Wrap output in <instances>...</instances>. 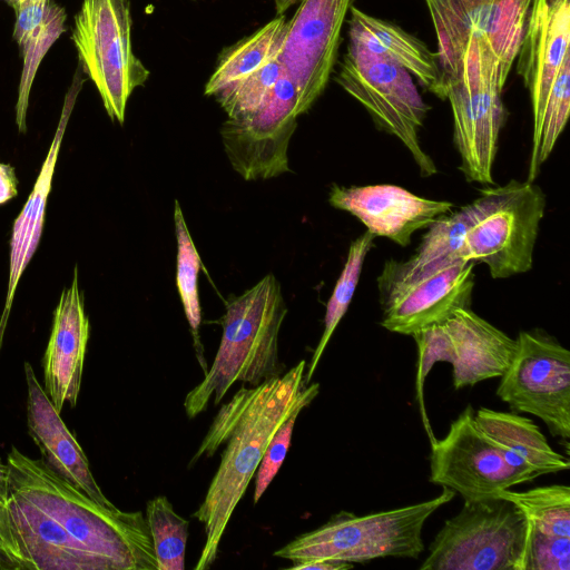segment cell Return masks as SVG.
<instances>
[{
	"label": "cell",
	"mask_w": 570,
	"mask_h": 570,
	"mask_svg": "<svg viewBox=\"0 0 570 570\" xmlns=\"http://www.w3.org/2000/svg\"><path fill=\"white\" fill-rule=\"evenodd\" d=\"M348 12L350 45L400 65L425 90L445 99V82L438 56L424 42L395 23L372 17L353 6Z\"/></svg>",
	"instance_id": "obj_21"
},
{
	"label": "cell",
	"mask_w": 570,
	"mask_h": 570,
	"mask_svg": "<svg viewBox=\"0 0 570 570\" xmlns=\"http://www.w3.org/2000/svg\"><path fill=\"white\" fill-rule=\"evenodd\" d=\"M18 179L12 166L0 163V204H4L18 194Z\"/></svg>",
	"instance_id": "obj_34"
},
{
	"label": "cell",
	"mask_w": 570,
	"mask_h": 570,
	"mask_svg": "<svg viewBox=\"0 0 570 570\" xmlns=\"http://www.w3.org/2000/svg\"><path fill=\"white\" fill-rule=\"evenodd\" d=\"M353 568V563L330 560V559H313L301 562H294L288 569L293 570H346Z\"/></svg>",
	"instance_id": "obj_35"
},
{
	"label": "cell",
	"mask_w": 570,
	"mask_h": 570,
	"mask_svg": "<svg viewBox=\"0 0 570 570\" xmlns=\"http://www.w3.org/2000/svg\"><path fill=\"white\" fill-rule=\"evenodd\" d=\"M334 80L366 109L381 130L404 145L421 176L438 173L436 165L420 142V130L430 106L407 70L348 43Z\"/></svg>",
	"instance_id": "obj_8"
},
{
	"label": "cell",
	"mask_w": 570,
	"mask_h": 570,
	"mask_svg": "<svg viewBox=\"0 0 570 570\" xmlns=\"http://www.w3.org/2000/svg\"><path fill=\"white\" fill-rule=\"evenodd\" d=\"M455 492L443 488L435 498L420 503L365 515L340 511L320 528L303 533L273 556L293 563L330 559L362 563L384 557L417 558L424 550L422 530L426 520Z\"/></svg>",
	"instance_id": "obj_4"
},
{
	"label": "cell",
	"mask_w": 570,
	"mask_h": 570,
	"mask_svg": "<svg viewBox=\"0 0 570 570\" xmlns=\"http://www.w3.org/2000/svg\"><path fill=\"white\" fill-rule=\"evenodd\" d=\"M1 1L7 2L9 6H11L14 9L20 3H22L24 0H1Z\"/></svg>",
	"instance_id": "obj_38"
},
{
	"label": "cell",
	"mask_w": 570,
	"mask_h": 570,
	"mask_svg": "<svg viewBox=\"0 0 570 570\" xmlns=\"http://www.w3.org/2000/svg\"><path fill=\"white\" fill-rule=\"evenodd\" d=\"M474 419L490 438L541 475L569 469V459L552 449L532 420L515 412H499L487 407L479 409Z\"/></svg>",
	"instance_id": "obj_23"
},
{
	"label": "cell",
	"mask_w": 570,
	"mask_h": 570,
	"mask_svg": "<svg viewBox=\"0 0 570 570\" xmlns=\"http://www.w3.org/2000/svg\"><path fill=\"white\" fill-rule=\"evenodd\" d=\"M301 0H274L277 14H283L291 6Z\"/></svg>",
	"instance_id": "obj_37"
},
{
	"label": "cell",
	"mask_w": 570,
	"mask_h": 570,
	"mask_svg": "<svg viewBox=\"0 0 570 570\" xmlns=\"http://www.w3.org/2000/svg\"><path fill=\"white\" fill-rule=\"evenodd\" d=\"M514 356L500 376L497 395L512 412L541 419L569 448L570 352L541 330L518 334Z\"/></svg>",
	"instance_id": "obj_13"
},
{
	"label": "cell",
	"mask_w": 570,
	"mask_h": 570,
	"mask_svg": "<svg viewBox=\"0 0 570 570\" xmlns=\"http://www.w3.org/2000/svg\"><path fill=\"white\" fill-rule=\"evenodd\" d=\"M174 220L177 237V287L187 321L197 342V331L202 322L197 287L202 259L188 232L178 200H175Z\"/></svg>",
	"instance_id": "obj_29"
},
{
	"label": "cell",
	"mask_w": 570,
	"mask_h": 570,
	"mask_svg": "<svg viewBox=\"0 0 570 570\" xmlns=\"http://www.w3.org/2000/svg\"><path fill=\"white\" fill-rule=\"evenodd\" d=\"M48 0H24L14 8L13 39L19 48L41 24Z\"/></svg>",
	"instance_id": "obj_33"
},
{
	"label": "cell",
	"mask_w": 570,
	"mask_h": 570,
	"mask_svg": "<svg viewBox=\"0 0 570 570\" xmlns=\"http://www.w3.org/2000/svg\"><path fill=\"white\" fill-rule=\"evenodd\" d=\"M90 325L75 266L72 284L62 291L53 313V322L43 355V383L56 410L78 401Z\"/></svg>",
	"instance_id": "obj_18"
},
{
	"label": "cell",
	"mask_w": 570,
	"mask_h": 570,
	"mask_svg": "<svg viewBox=\"0 0 570 570\" xmlns=\"http://www.w3.org/2000/svg\"><path fill=\"white\" fill-rule=\"evenodd\" d=\"M414 255L406 261L384 263L393 272L414 276L434 273L463 258V243L468 228V210L463 206L439 216L428 227Z\"/></svg>",
	"instance_id": "obj_24"
},
{
	"label": "cell",
	"mask_w": 570,
	"mask_h": 570,
	"mask_svg": "<svg viewBox=\"0 0 570 570\" xmlns=\"http://www.w3.org/2000/svg\"><path fill=\"white\" fill-rule=\"evenodd\" d=\"M301 411L291 414L275 431L256 470L254 503H257L281 469L291 446L295 421Z\"/></svg>",
	"instance_id": "obj_32"
},
{
	"label": "cell",
	"mask_w": 570,
	"mask_h": 570,
	"mask_svg": "<svg viewBox=\"0 0 570 570\" xmlns=\"http://www.w3.org/2000/svg\"><path fill=\"white\" fill-rule=\"evenodd\" d=\"M286 314L281 284L274 274H267L227 303L214 362L184 401L189 419L202 413L212 396L217 405L237 381L257 386L283 374L285 365L278 357V334Z\"/></svg>",
	"instance_id": "obj_3"
},
{
	"label": "cell",
	"mask_w": 570,
	"mask_h": 570,
	"mask_svg": "<svg viewBox=\"0 0 570 570\" xmlns=\"http://www.w3.org/2000/svg\"><path fill=\"white\" fill-rule=\"evenodd\" d=\"M442 73L459 169L470 183L492 185L499 137L508 117L497 66L480 48L469 47Z\"/></svg>",
	"instance_id": "obj_6"
},
{
	"label": "cell",
	"mask_w": 570,
	"mask_h": 570,
	"mask_svg": "<svg viewBox=\"0 0 570 570\" xmlns=\"http://www.w3.org/2000/svg\"><path fill=\"white\" fill-rule=\"evenodd\" d=\"M497 495L515 503L529 523L542 532L570 538V488L564 484L537 487L523 492L503 490Z\"/></svg>",
	"instance_id": "obj_28"
},
{
	"label": "cell",
	"mask_w": 570,
	"mask_h": 570,
	"mask_svg": "<svg viewBox=\"0 0 570 570\" xmlns=\"http://www.w3.org/2000/svg\"><path fill=\"white\" fill-rule=\"evenodd\" d=\"M353 0H301L278 58L292 78L303 114L323 94L334 70L341 31Z\"/></svg>",
	"instance_id": "obj_15"
},
{
	"label": "cell",
	"mask_w": 570,
	"mask_h": 570,
	"mask_svg": "<svg viewBox=\"0 0 570 570\" xmlns=\"http://www.w3.org/2000/svg\"><path fill=\"white\" fill-rule=\"evenodd\" d=\"M23 370L28 432L39 448L42 461L99 504L115 507L96 482L83 450L39 383L30 363L24 362Z\"/></svg>",
	"instance_id": "obj_19"
},
{
	"label": "cell",
	"mask_w": 570,
	"mask_h": 570,
	"mask_svg": "<svg viewBox=\"0 0 570 570\" xmlns=\"http://www.w3.org/2000/svg\"><path fill=\"white\" fill-rule=\"evenodd\" d=\"M417 346L416 389L422 404L423 383L436 362L452 365L453 386L460 390L501 376L510 365L517 341L474 313L453 311L443 321L412 335Z\"/></svg>",
	"instance_id": "obj_12"
},
{
	"label": "cell",
	"mask_w": 570,
	"mask_h": 570,
	"mask_svg": "<svg viewBox=\"0 0 570 570\" xmlns=\"http://www.w3.org/2000/svg\"><path fill=\"white\" fill-rule=\"evenodd\" d=\"M65 8L48 0L41 24L20 47L23 67L16 104V124L19 132L27 131L29 96L39 65L53 42L67 30Z\"/></svg>",
	"instance_id": "obj_26"
},
{
	"label": "cell",
	"mask_w": 570,
	"mask_h": 570,
	"mask_svg": "<svg viewBox=\"0 0 570 570\" xmlns=\"http://www.w3.org/2000/svg\"><path fill=\"white\" fill-rule=\"evenodd\" d=\"M569 56L570 0H533L515 58L530 95L532 131L539 127L553 81Z\"/></svg>",
	"instance_id": "obj_17"
},
{
	"label": "cell",
	"mask_w": 570,
	"mask_h": 570,
	"mask_svg": "<svg viewBox=\"0 0 570 570\" xmlns=\"http://www.w3.org/2000/svg\"><path fill=\"white\" fill-rule=\"evenodd\" d=\"M278 55L218 101L228 119L243 120L259 107L285 71Z\"/></svg>",
	"instance_id": "obj_30"
},
{
	"label": "cell",
	"mask_w": 570,
	"mask_h": 570,
	"mask_svg": "<svg viewBox=\"0 0 570 570\" xmlns=\"http://www.w3.org/2000/svg\"><path fill=\"white\" fill-rule=\"evenodd\" d=\"M463 258L487 265L494 279L529 272L544 216L546 195L531 181L487 187L465 205Z\"/></svg>",
	"instance_id": "obj_5"
},
{
	"label": "cell",
	"mask_w": 570,
	"mask_h": 570,
	"mask_svg": "<svg viewBox=\"0 0 570 570\" xmlns=\"http://www.w3.org/2000/svg\"><path fill=\"white\" fill-rule=\"evenodd\" d=\"M430 481L464 500L497 495L541 474L490 438L475 422L471 405L451 423L446 435L431 436Z\"/></svg>",
	"instance_id": "obj_11"
},
{
	"label": "cell",
	"mask_w": 570,
	"mask_h": 570,
	"mask_svg": "<svg viewBox=\"0 0 570 570\" xmlns=\"http://www.w3.org/2000/svg\"><path fill=\"white\" fill-rule=\"evenodd\" d=\"M81 75L82 71L78 69L73 76L72 83L65 97L59 124L56 129L48 155L42 163L40 173L28 197V200L13 224L12 236L10 239L9 282L6 304L2 316L0 318V350L2 346L3 335L11 311L16 288L22 273L27 268L31 257L37 250L41 237L47 200L51 189V183L59 150L63 135L66 132L68 120L76 104L77 96L85 82V79L81 77Z\"/></svg>",
	"instance_id": "obj_20"
},
{
	"label": "cell",
	"mask_w": 570,
	"mask_h": 570,
	"mask_svg": "<svg viewBox=\"0 0 570 570\" xmlns=\"http://www.w3.org/2000/svg\"><path fill=\"white\" fill-rule=\"evenodd\" d=\"M328 203L361 220L375 237H385L407 246L412 235L426 228L454 204L429 199L391 184L344 187L333 185Z\"/></svg>",
	"instance_id": "obj_16"
},
{
	"label": "cell",
	"mask_w": 570,
	"mask_h": 570,
	"mask_svg": "<svg viewBox=\"0 0 570 570\" xmlns=\"http://www.w3.org/2000/svg\"><path fill=\"white\" fill-rule=\"evenodd\" d=\"M570 538L551 535L529 523L521 570H569Z\"/></svg>",
	"instance_id": "obj_31"
},
{
	"label": "cell",
	"mask_w": 570,
	"mask_h": 570,
	"mask_svg": "<svg viewBox=\"0 0 570 570\" xmlns=\"http://www.w3.org/2000/svg\"><path fill=\"white\" fill-rule=\"evenodd\" d=\"M475 263L460 259L428 275H401L385 265L377 277L381 325L413 335L439 323L453 311L471 307Z\"/></svg>",
	"instance_id": "obj_14"
},
{
	"label": "cell",
	"mask_w": 570,
	"mask_h": 570,
	"mask_svg": "<svg viewBox=\"0 0 570 570\" xmlns=\"http://www.w3.org/2000/svg\"><path fill=\"white\" fill-rule=\"evenodd\" d=\"M286 22V17L278 14L250 36L226 48L205 86V95L214 97L218 102L277 55L284 40Z\"/></svg>",
	"instance_id": "obj_22"
},
{
	"label": "cell",
	"mask_w": 570,
	"mask_h": 570,
	"mask_svg": "<svg viewBox=\"0 0 570 570\" xmlns=\"http://www.w3.org/2000/svg\"><path fill=\"white\" fill-rule=\"evenodd\" d=\"M131 22L130 0H83L71 32L82 72L95 83L110 119L120 124L130 95L149 77L132 51Z\"/></svg>",
	"instance_id": "obj_9"
},
{
	"label": "cell",
	"mask_w": 570,
	"mask_h": 570,
	"mask_svg": "<svg viewBox=\"0 0 570 570\" xmlns=\"http://www.w3.org/2000/svg\"><path fill=\"white\" fill-rule=\"evenodd\" d=\"M306 361L287 373L253 389L240 387L216 415L191 466L203 455L213 456L228 441L204 501L193 514L204 523L206 540L195 570L209 568L217 558L222 537L234 510L254 476L263 454L278 426L295 411L311 404L320 384L304 381Z\"/></svg>",
	"instance_id": "obj_1"
},
{
	"label": "cell",
	"mask_w": 570,
	"mask_h": 570,
	"mask_svg": "<svg viewBox=\"0 0 570 570\" xmlns=\"http://www.w3.org/2000/svg\"><path fill=\"white\" fill-rule=\"evenodd\" d=\"M8 465L0 459V507L3 504L7 495Z\"/></svg>",
	"instance_id": "obj_36"
},
{
	"label": "cell",
	"mask_w": 570,
	"mask_h": 570,
	"mask_svg": "<svg viewBox=\"0 0 570 570\" xmlns=\"http://www.w3.org/2000/svg\"><path fill=\"white\" fill-rule=\"evenodd\" d=\"M374 238L375 236L366 230L350 245L344 267L326 304L323 334L308 366L306 365L307 371L304 375L306 384L312 380L327 343L347 312L356 291L365 258L374 246Z\"/></svg>",
	"instance_id": "obj_25"
},
{
	"label": "cell",
	"mask_w": 570,
	"mask_h": 570,
	"mask_svg": "<svg viewBox=\"0 0 570 570\" xmlns=\"http://www.w3.org/2000/svg\"><path fill=\"white\" fill-rule=\"evenodd\" d=\"M424 1L435 32V53L442 72L469 47H478L495 63L505 85L533 0Z\"/></svg>",
	"instance_id": "obj_10"
},
{
	"label": "cell",
	"mask_w": 570,
	"mask_h": 570,
	"mask_svg": "<svg viewBox=\"0 0 570 570\" xmlns=\"http://www.w3.org/2000/svg\"><path fill=\"white\" fill-rule=\"evenodd\" d=\"M8 483L47 511L101 570H157L146 518L99 504L16 446L7 456Z\"/></svg>",
	"instance_id": "obj_2"
},
{
	"label": "cell",
	"mask_w": 570,
	"mask_h": 570,
	"mask_svg": "<svg viewBox=\"0 0 570 570\" xmlns=\"http://www.w3.org/2000/svg\"><path fill=\"white\" fill-rule=\"evenodd\" d=\"M529 521L500 495L464 500L429 548L420 570H521Z\"/></svg>",
	"instance_id": "obj_7"
},
{
	"label": "cell",
	"mask_w": 570,
	"mask_h": 570,
	"mask_svg": "<svg viewBox=\"0 0 570 570\" xmlns=\"http://www.w3.org/2000/svg\"><path fill=\"white\" fill-rule=\"evenodd\" d=\"M145 518L157 570H184L189 522L176 513L165 495L147 502Z\"/></svg>",
	"instance_id": "obj_27"
}]
</instances>
